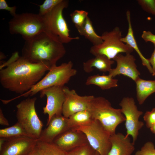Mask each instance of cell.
Segmentation results:
<instances>
[{"mask_svg":"<svg viewBox=\"0 0 155 155\" xmlns=\"http://www.w3.org/2000/svg\"><path fill=\"white\" fill-rule=\"evenodd\" d=\"M51 67L44 63H33L22 56L0 70V83L10 92L21 95L30 90Z\"/></svg>","mask_w":155,"mask_h":155,"instance_id":"6da1fadb","label":"cell"},{"mask_svg":"<svg viewBox=\"0 0 155 155\" xmlns=\"http://www.w3.org/2000/svg\"><path fill=\"white\" fill-rule=\"evenodd\" d=\"M66 53L63 44L59 38L44 31L25 41L22 56L31 62L46 63L52 67L56 65Z\"/></svg>","mask_w":155,"mask_h":155,"instance_id":"7a4b0ae2","label":"cell"},{"mask_svg":"<svg viewBox=\"0 0 155 155\" xmlns=\"http://www.w3.org/2000/svg\"><path fill=\"white\" fill-rule=\"evenodd\" d=\"M88 110L94 119L100 122L111 135L116 133L118 126L125 120L121 109L112 107L110 102L104 97H94Z\"/></svg>","mask_w":155,"mask_h":155,"instance_id":"3957f363","label":"cell"},{"mask_svg":"<svg viewBox=\"0 0 155 155\" xmlns=\"http://www.w3.org/2000/svg\"><path fill=\"white\" fill-rule=\"evenodd\" d=\"M77 73V70L73 68V63L71 61L63 63L59 66L54 65L30 90L17 98L32 96L42 90L52 86H64Z\"/></svg>","mask_w":155,"mask_h":155,"instance_id":"277c9868","label":"cell"},{"mask_svg":"<svg viewBox=\"0 0 155 155\" xmlns=\"http://www.w3.org/2000/svg\"><path fill=\"white\" fill-rule=\"evenodd\" d=\"M8 24L10 33L20 34L25 41L45 31L43 18L39 14L30 13L17 14Z\"/></svg>","mask_w":155,"mask_h":155,"instance_id":"5b68a950","label":"cell"},{"mask_svg":"<svg viewBox=\"0 0 155 155\" xmlns=\"http://www.w3.org/2000/svg\"><path fill=\"white\" fill-rule=\"evenodd\" d=\"M36 97L24 100L16 106L17 122L24 128L29 136L38 140L43 126L37 114L35 104Z\"/></svg>","mask_w":155,"mask_h":155,"instance_id":"8992f818","label":"cell"},{"mask_svg":"<svg viewBox=\"0 0 155 155\" xmlns=\"http://www.w3.org/2000/svg\"><path fill=\"white\" fill-rule=\"evenodd\" d=\"M121 31L117 26L111 31L104 32L101 35L102 42L98 45L91 46L90 53L95 56H105L110 60L113 59L120 53L131 54L134 50L121 41Z\"/></svg>","mask_w":155,"mask_h":155,"instance_id":"52a82bcc","label":"cell"},{"mask_svg":"<svg viewBox=\"0 0 155 155\" xmlns=\"http://www.w3.org/2000/svg\"><path fill=\"white\" fill-rule=\"evenodd\" d=\"M68 0H63L50 12L42 16L45 24V31L57 37L63 44L79 39L78 36H70V30L63 16V10L68 7Z\"/></svg>","mask_w":155,"mask_h":155,"instance_id":"ba28073f","label":"cell"},{"mask_svg":"<svg viewBox=\"0 0 155 155\" xmlns=\"http://www.w3.org/2000/svg\"><path fill=\"white\" fill-rule=\"evenodd\" d=\"M75 129L85 135L89 144L100 155H107L111 148V134L98 120H94L89 125Z\"/></svg>","mask_w":155,"mask_h":155,"instance_id":"9c48e42d","label":"cell"},{"mask_svg":"<svg viewBox=\"0 0 155 155\" xmlns=\"http://www.w3.org/2000/svg\"><path fill=\"white\" fill-rule=\"evenodd\" d=\"M121 112L125 118V126L127 137L131 136L132 142L135 144L139 135V130L144 124L139 120L143 112L139 110L134 98L131 97H124L119 104Z\"/></svg>","mask_w":155,"mask_h":155,"instance_id":"30bf717a","label":"cell"},{"mask_svg":"<svg viewBox=\"0 0 155 155\" xmlns=\"http://www.w3.org/2000/svg\"><path fill=\"white\" fill-rule=\"evenodd\" d=\"M63 86H52L43 89L40 92L41 98L45 96L46 97V104L43 110V113L48 115L47 124L54 115L62 114L63 105L65 99Z\"/></svg>","mask_w":155,"mask_h":155,"instance_id":"8fae6325","label":"cell"},{"mask_svg":"<svg viewBox=\"0 0 155 155\" xmlns=\"http://www.w3.org/2000/svg\"><path fill=\"white\" fill-rule=\"evenodd\" d=\"M65 99L63 105L62 114L67 118L77 112L88 109L90 102L94 96L93 95L81 96L73 89L64 86Z\"/></svg>","mask_w":155,"mask_h":155,"instance_id":"7c38bea8","label":"cell"},{"mask_svg":"<svg viewBox=\"0 0 155 155\" xmlns=\"http://www.w3.org/2000/svg\"><path fill=\"white\" fill-rule=\"evenodd\" d=\"M116 63V67L111 69L108 75L113 78L122 75L131 79L135 82L140 77V73L137 69L136 59L131 54L125 55L120 53L113 59Z\"/></svg>","mask_w":155,"mask_h":155,"instance_id":"4fadbf2b","label":"cell"},{"mask_svg":"<svg viewBox=\"0 0 155 155\" xmlns=\"http://www.w3.org/2000/svg\"><path fill=\"white\" fill-rule=\"evenodd\" d=\"M37 140L29 136L6 139L0 155H27L35 147Z\"/></svg>","mask_w":155,"mask_h":155,"instance_id":"5bb4252c","label":"cell"},{"mask_svg":"<svg viewBox=\"0 0 155 155\" xmlns=\"http://www.w3.org/2000/svg\"><path fill=\"white\" fill-rule=\"evenodd\" d=\"M53 143L65 152L89 144L85 134L75 128H70L57 136Z\"/></svg>","mask_w":155,"mask_h":155,"instance_id":"9a60e30c","label":"cell"},{"mask_svg":"<svg viewBox=\"0 0 155 155\" xmlns=\"http://www.w3.org/2000/svg\"><path fill=\"white\" fill-rule=\"evenodd\" d=\"M46 125L47 127L42 130L38 140L53 142L57 136L70 129L68 118L62 115L53 116Z\"/></svg>","mask_w":155,"mask_h":155,"instance_id":"2e32d148","label":"cell"},{"mask_svg":"<svg viewBox=\"0 0 155 155\" xmlns=\"http://www.w3.org/2000/svg\"><path fill=\"white\" fill-rule=\"evenodd\" d=\"M110 140L111 146L107 155H132L135 150V144L129 137L122 133L111 135Z\"/></svg>","mask_w":155,"mask_h":155,"instance_id":"e0dca14e","label":"cell"},{"mask_svg":"<svg viewBox=\"0 0 155 155\" xmlns=\"http://www.w3.org/2000/svg\"><path fill=\"white\" fill-rule=\"evenodd\" d=\"M115 61L109 59L105 56L99 55L89 59L83 63L84 71L87 73L92 72L94 68L99 71L108 72L112 69L111 65Z\"/></svg>","mask_w":155,"mask_h":155,"instance_id":"ac0fdd59","label":"cell"},{"mask_svg":"<svg viewBox=\"0 0 155 155\" xmlns=\"http://www.w3.org/2000/svg\"><path fill=\"white\" fill-rule=\"evenodd\" d=\"M126 15L128 23V30L126 36L125 37H122L121 40L124 43L129 45L133 50L135 51L141 59L142 65L146 67L150 73L152 74V69L148 59L146 58L141 53L134 38L131 22L130 13L129 10L127 11Z\"/></svg>","mask_w":155,"mask_h":155,"instance_id":"d6986e66","label":"cell"},{"mask_svg":"<svg viewBox=\"0 0 155 155\" xmlns=\"http://www.w3.org/2000/svg\"><path fill=\"white\" fill-rule=\"evenodd\" d=\"M135 82L137 99L139 104L142 105L148 96L155 92V79L146 80L139 78Z\"/></svg>","mask_w":155,"mask_h":155,"instance_id":"ffe728a7","label":"cell"},{"mask_svg":"<svg viewBox=\"0 0 155 155\" xmlns=\"http://www.w3.org/2000/svg\"><path fill=\"white\" fill-rule=\"evenodd\" d=\"M118 82L117 79L114 78L108 74L100 75L98 74L88 77L85 84L95 85L102 90H106L117 87Z\"/></svg>","mask_w":155,"mask_h":155,"instance_id":"44dd1931","label":"cell"},{"mask_svg":"<svg viewBox=\"0 0 155 155\" xmlns=\"http://www.w3.org/2000/svg\"><path fill=\"white\" fill-rule=\"evenodd\" d=\"M94 120L90 112L88 109L77 112L71 115L68 118V123L70 128H75L89 125Z\"/></svg>","mask_w":155,"mask_h":155,"instance_id":"7402d4cb","label":"cell"},{"mask_svg":"<svg viewBox=\"0 0 155 155\" xmlns=\"http://www.w3.org/2000/svg\"><path fill=\"white\" fill-rule=\"evenodd\" d=\"M79 34L85 37L93 44V46L98 45L103 42L101 36L95 32L92 23L88 16L82 26L77 30Z\"/></svg>","mask_w":155,"mask_h":155,"instance_id":"603a6c76","label":"cell"},{"mask_svg":"<svg viewBox=\"0 0 155 155\" xmlns=\"http://www.w3.org/2000/svg\"><path fill=\"white\" fill-rule=\"evenodd\" d=\"M25 136H29L18 122L11 127L0 129V137L8 139Z\"/></svg>","mask_w":155,"mask_h":155,"instance_id":"cb8c5ba5","label":"cell"},{"mask_svg":"<svg viewBox=\"0 0 155 155\" xmlns=\"http://www.w3.org/2000/svg\"><path fill=\"white\" fill-rule=\"evenodd\" d=\"M37 145L42 150V155H66V152L53 142L37 140Z\"/></svg>","mask_w":155,"mask_h":155,"instance_id":"d4e9b609","label":"cell"},{"mask_svg":"<svg viewBox=\"0 0 155 155\" xmlns=\"http://www.w3.org/2000/svg\"><path fill=\"white\" fill-rule=\"evenodd\" d=\"M88 12L84 10H76L70 15L72 22L77 30L81 27L88 16Z\"/></svg>","mask_w":155,"mask_h":155,"instance_id":"484cf974","label":"cell"},{"mask_svg":"<svg viewBox=\"0 0 155 155\" xmlns=\"http://www.w3.org/2000/svg\"><path fill=\"white\" fill-rule=\"evenodd\" d=\"M95 151L89 144L77 147L66 152V155H94Z\"/></svg>","mask_w":155,"mask_h":155,"instance_id":"4316f807","label":"cell"},{"mask_svg":"<svg viewBox=\"0 0 155 155\" xmlns=\"http://www.w3.org/2000/svg\"><path fill=\"white\" fill-rule=\"evenodd\" d=\"M63 0H45L40 7L39 14L44 16L51 11L55 6L61 2Z\"/></svg>","mask_w":155,"mask_h":155,"instance_id":"83f0119b","label":"cell"},{"mask_svg":"<svg viewBox=\"0 0 155 155\" xmlns=\"http://www.w3.org/2000/svg\"><path fill=\"white\" fill-rule=\"evenodd\" d=\"M134 155H155L154 144L151 142H146L140 150L135 152Z\"/></svg>","mask_w":155,"mask_h":155,"instance_id":"f1b7e54d","label":"cell"},{"mask_svg":"<svg viewBox=\"0 0 155 155\" xmlns=\"http://www.w3.org/2000/svg\"><path fill=\"white\" fill-rule=\"evenodd\" d=\"M137 2L144 11L155 16V0H138Z\"/></svg>","mask_w":155,"mask_h":155,"instance_id":"f546056e","label":"cell"},{"mask_svg":"<svg viewBox=\"0 0 155 155\" xmlns=\"http://www.w3.org/2000/svg\"><path fill=\"white\" fill-rule=\"evenodd\" d=\"M147 127L150 129L155 125V108L151 111H147L143 116Z\"/></svg>","mask_w":155,"mask_h":155,"instance_id":"4dcf8cb0","label":"cell"},{"mask_svg":"<svg viewBox=\"0 0 155 155\" xmlns=\"http://www.w3.org/2000/svg\"><path fill=\"white\" fill-rule=\"evenodd\" d=\"M16 6L12 7L9 6L5 0H0V9L9 11L13 17L17 14L16 13Z\"/></svg>","mask_w":155,"mask_h":155,"instance_id":"1f68e13d","label":"cell"},{"mask_svg":"<svg viewBox=\"0 0 155 155\" xmlns=\"http://www.w3.org/2000/svg\"><path fill=\"white\" fill-rule=\"evenodd\" d=\"M141 36L146 42H150L155 44V34L150 31H144Z\"/></svg>","mask_w":155,"mask_h":155,"instance_id":"d6a6232c","label":"cell"},{"mask_svg":"<svg viewBox=\"0 0 155 155\" xmlns=\"http://www.w3.org/2000/svg\"><path fill=\"white\" fill-rule=\"evenodd\" d=\"M154 49L150 57L148 59L149 62L152 66L153 73L152 75H155V44H154Z\"/></svg>","mask_w":155,"mask_h":155,"instance_id":"836d02e7","label":"cell"},{"mask_svg":"<svg viewBox=\"0 0 155 155\" xmlns=\"http://www.w3.org/2000/svg\"><path fill=\"white\" fill-rule=\"evenodd\" d=\"M0 124L5 126L9 125V121L5 117L2 110L1 108H0Z\"/></svg>","mask_w":155,"mask_h":155,"instance_id":"e575fe53","label":"cell"},{"mask_svg":"<svg viewBox=\"0 0 155 155\" xmlns=\"http://www.w3.org/2000/svg\"><path fill=\"white\" fill-rule=\"evenodd\" d=\"M27 155H42V150L37 145Z\"/></svg>","mask_w":155,"mask_h":155,"instance_id":"d590c367","label":"cell"},{"mask_svg":"<svg viewBox=\"0 0 155 155\" xmlns=\"http://www.w3.org/2000/svg\"><path fill=\"white\" fill-rule=\"evenodd\" d=\"M6 140V139L0 137V150L1 149Z\"/></svg>","mask_w":155,"mask_h":155,"instance_id":"8d00e7d4","label":"cell"},{"mask_svg":"<svg viewBox=\"0 0 155 155\" xmlns=\"http://www.w3.org/2000/svg\"><path fill=\"white\" fill-rule=\"evenodd\" d=\"M150 129L151 131L155 134V125L151 127Z\"/></svg>","mask_w":155,"mask_h":155,"instance_id":"74e56055","label":"cell"},{"mask_svg":"<svg viewBox=\"0 0 155 155\" xmlns=\"http://www.w3.org/2000/svg\"><path fill=\"white\" fill-rule=\"evenodd\" d=\"M94 155H100V154L98 152L96 151Z\"/></svg>","mask_w":155,"mask_h":155,"instance_id":"f35d334b","label":"cell"}]
</instances>
